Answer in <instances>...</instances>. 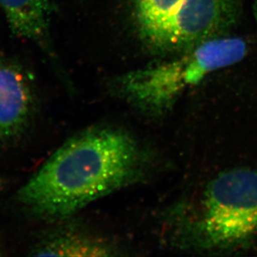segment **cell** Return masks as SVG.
Masks as SVG:
<instances>
[{"mask_svg":"<svg viewBox=\"0 0 257 257\" xmlns=\"http://www.w3.org/2000/svg\"><path fill=\"white\" fill-rule=\"evenodd\" d=\"M39 256L102 257L117 255V248L105 238L82 230H63L45 238L34 249Z\"/></svg>","mask_w":257,"mask_h":257,"instance_id":"obj_7","label":"cell"},{"mask_svg":"<svg viewBox=\"0 0 257 257\" xmlns=\"http://www.w3.org/2000/svg\"><path fill=\"white\" fill-rule=\"evenodd\" d=\"M248 53L240 37L225 35L124 73L115 80L119 96L143 114L163 117L186 90L216 71L240 63Z\"/></svg>","mask_w":257,"mask_h":257,"instance_id":"obj_3","label":"cell"},{"mask_svg":"<svg viewBox=\"0 0 257 257\" xmlns=\"http://www.w3.org/2000/svg\"><path fill=\"white\" fill-rule=\"evenodd\" d=\"M35 104L30 74L17 61L0 57V146L17 141L25 134Z\"/></svg>","mask_w":257,"mask_h":257,"instance_id":"obj_5","label":"cell"},{"mask_svg":"<svg viewBox=\"0 0 257 257\" xmlns=\"http://www.w3.org/2000/svg\"><path fill=\"white\" fill-rule=\"evenodd\" d=\"M180 217L181 244L227 251L257 239V169L232 168L216 175Z\"/></svg>","mask_w":257,"mask_h":257,"instance_id":"obj_2","label":"cell"},{"mask_svg":"<svg viewBox=\"0 0 257 257\" xmlns=\"http://www.w3.org/2000/svg\"><path fill=\"white\" fill-rule=\"evenodd\" d=\"M0 186H1V182H0Z\"/></svg>","mask_w":257,"mask_h":257,"instance_id":"obj_9","label":"cell"},{"mask_svg":"<svg viewBox=\"0 0 257 257\" xmlns=\"http://www.w3.org/2000/svg\"><path fill=\"white\" fill-rule=\"evenodd\" d=\"M253 12H254V16H255V23H256L257 26V0H255V3H254Z\"/></svg>","mask_w":257,"mask_h":257,"instance_id":"obj_8","label":"cell"},{"mask_svg":"<svg viewBox=\"0 0 257 257\" xmlns=\"http://www.w3.org/2000/svg\"><path fill=\"white\" fill-rule=\"evenodd\" d=\"M145 164L129 133L94 126L63 143L19 191L18 200L39 217L64 218L139 181Z\"/></svg>","mask_w":257,"mask_h":257,"instance_id":"obj_1","label":"cell"},{"mask_svg":"<svg viewBox=\"0 0 257 257\" xmlns=\"http://www.w3.org/2000/svg\"><path fill=\"white\" fill-rule=\"evenodd\" d=\"M243 0H130L137 36L148 51L170 57L238 25Z\"/></svg>","mask_w":257,"mask_h":257,"instance_id":"obj_4","label":"cell"},{"mask_svg":"<svg viewBox=\"0 0 257 257\" xmlns=\"http://www.w3.org/2000/svg\"><path fill=\"white\" fill-rule=\"evenodd\" d=\"M0 10L15 36L49 45L54 11L50 0H0Z\"/></svg>","mask_w":257,"mask_h":257,"instance_id":"obj_6","label":"cell"}]
</instances>
